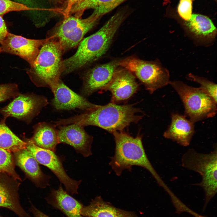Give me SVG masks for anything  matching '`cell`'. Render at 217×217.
I'll return each mask as SVG.
<instances>
[{
	"instance_id": "cb8c5ba5",
	"label": "cell",
	"mask_w": 217,
	"mask_h": 217,
	"mask_svg": "<svg viewBox=\"0 0 217 217\" xmlns=\"http://www.w3.org/2000/svg\"><path fill=\"white\" fill-rule=\"evenodd\" d=\"M0 118V147L11 153L26 148V142L17 136Z\"/></svg>"
},
{
	"instance_id": "d6986e66",
	"label": "cell",
	"mask_w": 217,
	"mask_h": 217,
	"mask_svg": "<svg viewBox=\"0 0 217 217\" xmlns=\"http://www.w3.org/2000/svg\"><path fill=\"white\" fill-rule=\"evenodd\" d=\"M48 204L63 213L67 217H79L83 206L64 190L61 183L57 189H52L46 198Z\"/></svg>"
},
{
	"instance_id": "4fadbf2b",
	"label": "cell",
	"mask_w": 217,
	"mask_h": 217,
	"mask_svg": "<svg viewBox=\"0 0 217 217\" xmlns=\"http://www.w3.org/2000/svg\"><path fill=\"white\" fill-rule=\"evenodd\" d=\"M118 66V61H113L89 70L84 77L81 95L85 97L102 90L111 80Z\"/></svg>"
},
{
	"instance_id": "603a6c76",
	"label": "cell",
	"mask_w": 217,
	"mask_h": 217,
	"mask_svg": "<svg viewBox=\"0 0 217 217\" xmlns=\"http://www.w3.org/2000/svg\"><path fill=\"white\" fill-rule=\"evenodd\" d=\"M186 25L191 33L200 39H213L217 33L216 28L211 20L203 15L192 14Z\"/></svg>"
},
{
	"instance_id": "8992f818",
	"label": "cell",
	"mask_w": 217,
	"mask_h": 217,
	"mask_svg": "<svg viewBox=\"0 0 217 217\" xmlns=\"http://www.w3.org/2000/svg\"><path fill=\"white\" fill-rule=\"evenodd\" d=\"M180 97L185 108V116L194 124L212 117L217 112V102L200 87L190 86L181 81H170Z\"/></svg>"
},
{
	"instance_id": "4dcf8cb0",
	"label": "cell",
	"mask_w": 217,
	"mask_h": 217,
	"mask_svg": "<svg viewBox=\"0 0 217 217\" xmlns=\"http://www.w3.org/2000/svg\"><path fill=\"white\" fill-rule=\"evenodd\" d=\"M83 0H67L63 14L64 17L69 16V12L72 7Z\"/></svg>"
},
{
	"instance_id": "836d02e7",
	"label": "cell",
	"mask_w": 217,
	"mask_h": 217,
	"mask_svg": "<svg viewBox=\"0 0 217 217\" xmlns=\"http://www.w3.org/2000/svg\"><path fill=\"white\" fill-rule=\"evenodd\" d=\"M55 0V1L56 2H59V3L62 2L63 1V0Z\"/></svg>"
},
{
	"instance_id": "5bb4252c",
	"label": "cell",
	"mask_w": 217,
	"mask_h": 217,
	"mask_svg": "<svg viewBox=\"0 0 217 217\" xmlns=\"http://www.w3.org/2000/svg\"><path fill=\"white\" fill-rule=\"evenodd\" d=\"M52 93L51 104L58 110L78 109L85 111L97 105L72 90L60 80Z\"/></svg>"
},
{
	"instance_id": "52a82bcc",
	"label": "cell",
	"mask_w": 217,
	"mask_h": 217,
	"mask_svg": "<svg viewBox=\"0 0 217 217\" xmlns=\"http://www.w3.org/2000/svg\"><path fill=\"white\" fill-rule=\"evenodd\" d=\"M118 65L134 74L150 93L170 81L168 71L158 63L130 57L118 61Z\"/></svg>"
},
{
	"instance_id": "e0dca14e",
	"label": "cell",
	"mask_w": 217,
	"mask_h": 217,
	"mask_svg": "<svg viewBox=\"0 0 217 217\" xmlns=\"http://www.w3.org/2000/svg\"><path fill=\"white\" fill-rule=\"evenodd\" d=\"M14 153L16 165L37 186L45 188L49 185V181L51 177L43 173L38 162L26 149H21Z\"/></svg>"
},
{
	"instance_id": "5b68a950",
	"label": "cell",
	"mask_w": 217,
	"mask_h": 217,
	"mask_svg": "<svg viewBox=\"0 0 217 217\" xmlns=\"http://www.w3.org/2000/svg\"><path fill=\"white\" fill-rule=\"evenodd\" d=\"M182 166L197 172L201 176V181L194 185L202 188L205 195L203 208L204 210L208 203L217 192V149L214 145L210 153H200L193 148L187 150L181 158Z\"/></svg>"
},
{
	"instance_id": "6da1fadb",
	"label": "cell",
	"mask_w": 217,
	"mask_h": 217,
	"mask_svg": "<svg viewBox=\"0 0 217 217\" xmlns=\"http://www.w3.org/2000/svg\"><path fill=\"white\" fill-rule=\"evenodd\" d=\"M140 112L132 104L119 105L112 102L97 105L80 114L59 119L55 122L57 126L77 124L84 127L96 126L112 133L123 131L131 123H137L142 117L137 114Z\"/></svg>"
},
{
	"instance_id": "9a60e30c",
	"label": "cell",
	"mask_w": 217,
	"mask_h": 217,
	"mask_svg": "<svg viewBox=\"0 0 217 217\" xmlns=\"http://www.w3.org/2000/svg\"><path fill=\"white\" fill-rule=\"evenodd\" d=\"M137 83L133 74L124 68L117 70L109 84L103 90H108L112 94V102L126 100L137 90Z\"/></svg>"
},
{
	"instance_id": "ac0fdd59",
	"label": "cell",
	"mask_w": 217,
	"mask_h": 217,
	"mask_svg": "<svg viewBox=\"0 0 217 217\" xmlns=\"http://www.w3.org/2000/svg\"><path fill=\"white\" fill-rule=\"evenodd\" d=\"M194 133V123L184 115L173 113L171 121L163 136L184 147L189 146Z\"/></svg>"
},
{
	"instance_id": "f1b7e54d",
	"label": "cell",
	"mask_w": 217,
	"mask_h": 217,
	"mask_svg": "<svg viewBox=\"0 0 217 217\" xmlns=\"http://www.w3.org/2000/svg\"><path fill=\"white\" fill-rule=\"evenodd\" d=\"M193 0H180L178 7L180 16L184 19L189 20L192 15Z\"/></svg>"
},
{
	"instance_id": "ba28073f",
	"label": "cell",
	"mask_w": 217,
	"mask_h": 217,
	"mask_svg": "<svg viewBox=\"0 0 217 217\" xmlns=\"http://www.w3.org/2000/svg\"><path fill=\"white\" fill-rule=\"evenodd\" d=\"M101 17L93 13L84 19L69 15L54 28L49 37L57 39L64 52L79 44Z\"/></svg>"
},
{
	"instance_id": "f546056e",
	"label": "cell",
	"mask_w": 217,
	"mask_h": 217,
	"mask_svg": "<svg viewBox=\"0 0 217 217\" xmlns=\"http://www.w3.org/2000/svg\"><path fill=\"white\" fill-rule=\"evenodd\" d=\"M2 17L0 15V43L4 39L8 32Z\"/></svg>"
},
{
	"instance_id": "2e32d148",
	"label": "cell",
	"mask_w": 217,
	"mask_h": 217,
	"mask_svg": "<svg viewBox=\"0 0 217 217\" xmlns=\"http://www.w3.org/2000/svg\"><path fill=\"white\" fill-rule=\"evenodd\" d=\"M8 175L0 173V208L8 209L18 217H30L20 203L18 184Z\"/></svg>"
},
{
	"instance_id": "ffe728a7",
	"label": "cell",
	"mask_w": 217,
	"mask_h": 217,
	"mask_svg": "<svg viewBox=\"0 0 217 217\" xmlns=\"http://www.w3.org/2000/svg\"><path fill=\"white\" fill-rule=\"evenodd\" d=\"M80 214L87 217H139L134 212L114 207L100 196L92 200L88 205L83 206Z\"/></svg>"
},
{
	"instance_id": "7402d4cb",
	"label": "cell",
	"mask_w": 217,
	"mask_h": 217,
	"mask_svg": "<svg viewBox=\"0 0 217 217\" xmlns=\"http://www.w3.org/2000/svg\"><path fill=\"white\" fill-rule=\"evenodd\" d=\"M126 0H83L73 6L69 14L81 17L86 10L93 9V13L101 17L114 9Z\"/></svg>"
},
{
	"instance_id": "277c9868",
	"label": "cell",
	"mask_w": 217,
	"mask_h": 217,
	"mask_svg": "<svg viewBox=\"0 0 217 217\" xmlns=\"http://www.w3.org/2000/svg\"><path fill=\"white\" fill-rule=\"evenodd\" d=\"M48 38L27 73L36 86L48 88L52 93L62 74V56L64 52L57 39Z\"/></svg>"
},
{
	"instance_id": "d6a6232c",
	"label": "cell",
	"mask_w": 217,
	"mask_h": 217,
	"mask_svg": "<svg viewBox=\"0 0 217 217\" xmlns=\"http://www.w3.org/2000/svg\"><path fill=\"white\" fill-rule=\"evenodd\" d=\"M19 1H20L22 2H29L31 0H18Z\"/></svg>"
},
{
	"instance_id": "9c48e42d",
	"label": "cell",
	"mask_w": 217,
	"mask_h": 217,
	"mask_svg": "<svg viewBox=\"0 0 217 217\" xmlns=\"http://www.w3.org/2000/svg\"><path fill=\"white\" fill-rule=\"evenodd\" d=\"M49 104L47 98L32 93H20L8 104L0 108V114L6 120L15 118L28 124Z\"/></svg>"
},
{
	"instance_id": "1f68e13d",
	"label": "cell",
	"mask_w": 217,
	"mask_h": 217,
	"mask_svg": "<svg viewBox=\"0 0 217 217\" xmlns=\"http://www.w3.org/2000/svg\"><path fill=\"white\" fill-rule=\"evenodd\" d=\"M29 211L33 215L34 217H50L42 212L32 204L29 208Z\"/></svg>"
},
{
	"instance_id": "d590c367",
	"label": "cell",
	"mask_w": 217,
	"mask_h": 217,
	"mask_svg": "<svg viewBox=\"0 0 217 217\" xmlns=\"http://www.w3.org/2000/svg\"><path fill=\"white\" fill-rule=\"evenodd\" d=\"M0 217H2V216H1V215H0Z\"/></svg>"
},
{
	"instance_id": "7c38bea8",
	"label": "cell",
	"mask_w": 217,
	"mask_h": 217,
	"mask_svg": "<svg viewBox=\"0 0 217 217\" xmlns=\"http://www.w3.org/2000/svg\"><path fill=\"white\" fill-rule=\"evenodd\" d=\"M57 126L59 143L70 145L77 153L85 157L92 155L91 149L93 137L86 133L84 127L77 124Z\"/></svg>"
},
{
	"instance_id": "e575fe53",
	"label": "cell",
	"mask_w": 217,
	"mask_h": 217,
	"mask_svg": "<svg viewBox=\"0 0 217 217\" xmlns=\"http://www.w3.org/2000/svg\"><path fill=\"white\" fill-rule=\"evenodd\" d=\"M79 217H83L81 215Z\"/></svg>"
},
{
	"instance_id": "4316f807",
	"label": "cell",
	"mask_w": 217,
	"mask_h": 217,
	"mask_svg": "<svg viewBox=\"0 0 217 217\" xmlns=\"http://www.w3.org/2000/svg\"><path fill=\"white\" fill-rule=\"evenodd\" d=\"M38 9L31 8L23 4L10 0H0V15L12 11L32 10Z\"/></svg>"
},
{
	"instance_id": "484cf974",
	"label": "cell",
	"mask_w": 217,
	"mask_h": 217,
	"mask_svg": "<svg viewBox=\"0 0 217 217\" xmlns=\"http://www.w3.org/2000/svg\"><path fill=\"white\" fill-rule=\"evenodd\" d=\"M188 77L190 80L199 84L200 85L199 87L217 102L216 84L204 78L194 75L191 73L188 74Z\"/></svg>"
},
{
	"instance_id": "8fae6325",
	"label": "cell",
	"mask_w": 217,
	"mask_h": 217,
	"mask_svg": "<svg viewBox=\"0 0 217 217\" xmlns=\"http://www.w3.org/2000/svg\"><path fill=\"white\" fill-rule=\"evenodd\" d=\"M49 39H27L8 32L0 43V53H6L17 55L32 66L40 49Z\"/></svg>"
},
{
	"instance_id": "44dd1931",
	"label": "cell",
	"mask_w": 217,
	"mask_h": 217,
	"mask_svg": "<svg viewBox=\"0 0 217 217\" xmlns=\"http://www.w3.org/2000/svg\"><path fill=\"white\" fill-rule=\"evenodd\" d=\"M56 127L54 124L39 122L33 126V134L30 139L39 147L55 152L59 143Z\"/></svg>"
},
{
	"instance_id": "3957f363",
	"label": "cell",
	"mask_w": 217,
	"mask_h": 217,
	"mask_svg": "<svg viewBox=\"0 0 217 217\" xmlns=\"http://www.w3.org/2000/svg\"><path fill=\"white\" fill-rule=\"evenodd\" d=\"M115 143V153L111 158L109 164L115 173L120 176L125 170L131 171L132 167L137 166L147 169L159 185L166 191L169 189L153 168L146 153L142 137H134L123 131H115L112 133Z\"/></svg>"
},
{
	"instance_id": "30bf717a",
	"label": "cell",
	"mask_w": 217,
	"mask_h": 217,
	"mask_svg": "<svg viewBox=\"0 0 217 217\" xmlns=\"http://www.w3.org/2000/svg\"><path fill=\"white\" fill-rule=\"evenodd\" d=\"M26 142V149L38 163L50 169L64 185L66 191L71 194H77L81 180L76 181L69 177L65 170L62 159L55 152L43 149L35 145L30 138L24 137Z\"/></svg>"
},
{
	"instance_id": "d4e9b609",
	"label": "cell",
	"mask_w": 217,
	"mask_h": 217,
	"mask_svg": "<svg viewBox=\"0 0 217 217\" xmlns=\"http://www.w3.org/2000/svg\"><path fill=\"white\" fill-rule=\"evenodd\" d=\"M11 153L0 147V173L5 174L14 179L21 181L15 170V162Z\"/></svg>"
},
{
	"instance_id": "7a4b0ae2",
	"label": "cell",
	"mask_w": 217,
	"mask_h": 217,
	"mask_svg": "<svg viewBox=\"0 0 217 217\" xmlns=\"http://www.w3.org/2000/svg\"><path fill=\"white\" fill-rule=\"evenodd\" d=\"M125 18L123 12L116 13L97 31L82 40L75 53L63 60L62 74L71 72L105 54Z\"/></svg>"
},
{
	"instance_id": "83f0119b",
	"label": "cell",
	"mask_w": 217,
	"mask_h": 217,
	"mask_svg": "<svg viewBox=\"0 0 217 217\" xmlns=\"http://www.w3.org/2000/svg\"><path fill=\"white\" fill-rule=\"evenodd\" d=\"M20 93L17 85L15 83L0 84V102L14 99Z\"/></svg>"
}]
</instances>
